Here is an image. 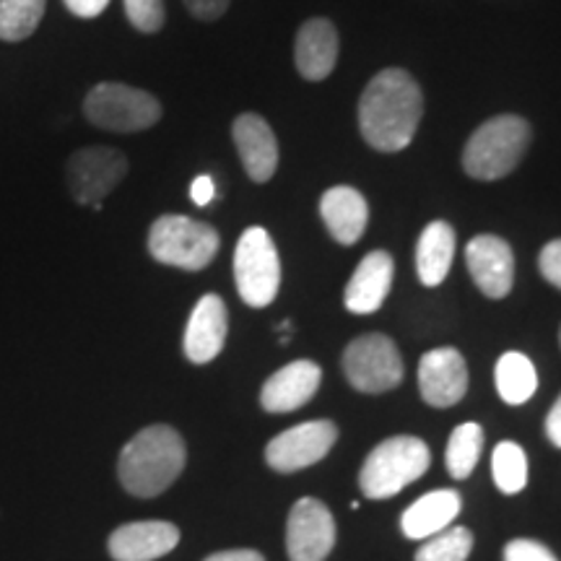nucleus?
Returning a JSON list of instances; mask_svg holds the SVG:
<instances>
[{
    "label": "nucleus",
    "mask_w": 561,
    "mask_h": 561,
    "mask_svg": "<svg viewBox=\"0 0 561 561\" xmlns=\"http://www.w3.org/2000/svg\"><path fill=\"white\" fill-rule=\"evenodd\" d=\"M180 528L167 520L121 525L110 536L107 551L115 561H153L178 549Z\"/></svg>",
    "instance_id": "4468645a"
},
{
    "label": "nucleus",
    "mask_w": 561,
    "mask_h": 561,
    "mask_svg": "<svg viewBox=\"0 0 561 561\" xmlns=\"http://www.w3.org/2000/svg\"><path fill=\"white\" fill-rule=\"evenodd\" d=\"M455 257V229L447 221H432L421 231L416 244V273L421 284L439 286L453 268Z\"/></svg>",
    "instance_id": "4be33fe9"
},
{
    "label": "nucleus",
    "mask_w": 561,
    "mask_h": 561,
    "mask_svg": "<svg viewBox=\"0 0 561 561\" xmlns=\"http://www.w3.org/2000/svg\"><path fill=\"white\" fill-rule=\"evenodd\" d=\"M123 5L125 16L130 19V24L136 26L138 32L153 34L164 26V0H123Z\"/></svg>",
    "instance_id": "cd10ccee"
},
{
    "label": "nucleus",
    "mask_w": 561,
    "mask_h": 561,
    "mask_svg": "<svg viewBox=\"0 0 561 561\" xmlns=\"http://www.w3.org/2000/svg\"><path fill=\"white\" fill-rule=\"evenodd\" d=\"M229 333L227 305L216 294H206L193 307L185 328V356L193 364H208L221 354Z\"/></svg>",
    "instance_id": "f3484780"
},
{
    "label": "nucleus",
    "mask_w": 561,
    "mask_h": 561,
    "mask_svg": "<svg viewBox=\"0 0 561 561\" xmlns=\"http://www.w3.org/2000/svg\"><path fill=\"white\" fill-rule=\"evenodd\" d=\"M128 170V159L117 149H110V146L81 149L70 153L66 164L68 191L76 203L100 210L102 201L121 185Z\"/></svg>",
    "instance_id": "1a4fd4ad"
},
{
    "label": "nucleus",
    "mask_w": 561,
    "mask_h": 561,
    "mask_svg": "<svg viewBox=\"0 0 561 561\" xmlns=\"http://www.w3.org/2000/svg\"><path fill=\"white\" fill-rule=\"evenodd\" d=\"M546 437L551 439V445L561 447V396L551 405L549 416H546Z\"/></svg>",
    "instance_id": "72a5a7b5"
},
{
    "label": "nucleus",
    "mask_w": 561,
    "mask_h": 561,
    "mask_svg": "<svg viewBox=\"0 0 561 561\" xmlns=\"http://www.w3.org/2000/svg\"><path fill=\"white\" fill-rule=\"evenodd\" d=\"M320 216L339 244H356L367 231L369 206L367 198L348 185H335L320 198Z\"/></svg>",
    "instance_id": "aec40b11"
},
{
    "label": "nucleus",
    "mask_w": 561,
    "mask_h": 561,
    "mask_svg": "<svg viewBox=\"0 0 561 561\" xmlns=\"http://www.w3.org/2000/svg\"><path fill=\"white\" fill-rule=\"evenodd\" d=\"M494 380L500 398L510 405L528 403L538 390V371L528 356L520 354V351H507V354L500 356Z\"/></svg>",
    "instance_id": "5701e85b"
},
{
    "label": "nucleus",
    "mask_w": 561,
    "mask_h": 561,
    "mask_svg": "<svg viewBox=\"0 0 561 561\" xmlns=\"http://www.w3.org/2000/svg\"><path fill=\"white\" fill-rule=\"evenodd\" d=\"M322 382V369L310 359L286 364L265 380L261 405L268 413H291L312 401Z\"/></svg>",
    "instance_id": "dca6fc26"
},
{
    "label": "nucleus",
    "mask_w": 561,
    "mask_h": 561,
    "mask_svg": "<svg viewBox=\"0 0 561 561\" xmlns=\"http://www.w3.org/2000/svg\"><path fill=\"white\" fill-rule=\"evenodd\" d=\"M430 447L419 437L401 434L385 439L364 460L359 471L362 494L367 500H390L430 471Z\"/></svg>",
    "instance_id": "20e7f679"
},
{
    "label": "nucleus",
    "mask_w": 561,
    "mask_h": 561,
    "mask_svg": "<svg viewBox=\"0 0 561 561\" xmlns=\"http://www.w3.org/2000/svg\"><path fill=\"white\" fill-rule=\"evenodd\" d=\"M491 473L502 494H520L528 486V455L517 442H500L491 455Z\"/></svg>",
    "instance_id": "393cba45"
},
{
    "label": "nucleus",
    "mask_w": 561,
    "mask_h": 561,
    "mask_svg": "<svg viewBox=\"0 0 561 561\" xmlns=\"http://www.w3.org/2000/svg\"><path fill=\"white\" fill-rule=\"evenodd\" d=\"M392 273H396V263H392L390 252H369V255L356 265L354 276H351L346 286V294H343L346 310L354 314H371L380 310L390 294Z\"/></svg>",
    "instance_id": "6ab92c4d"
},
{
    "label": "nucleus",
    "mask_w": 561,
    "mask_h": 561,
    "mask_svg": "<svg viewBox=\"0 0 561 561\" xmlns=\"http://www.w3.org/2000/svg\"><path fill=\"white\" fill-rule=\"evenodd\" d=\"M66 9L79 19H96L110 5V0H62Z\"/></svg>",
    "instance_id": "2f4dec72"
},
{
    "label": "nucleus",
    "mask_w": 561,
    "mask_h": 561,
    "mask_svg": "<svg viewBox=\"0 0 561 561\" xmlns=\"http://www.w3.org/2000/svg\"><path fill=\"white\" fill-rule=\"evenodd\" d=\"M203 561H265V557L261 551H252V549H231V551L210 553V557Z\"/></svg>",
    "instance_id": "f704fd0d"
},
{
    "label": "nucleus",
    "mask_w": 561,
    "mask_h": 561,
    "mask_svg": "<svg viewBox=\"0 0 561 561\" xmlns=\"http://www.w3.org/2000/svg\"><path fill=\"white\" fill-rule=\"evenodd\" d=\"M219 231L191 216H161L151 224L149 252L153 261L180 271H203L219 252Z\"/></svg>",
    "instance_id": "39448f33"
},
{
    "label": "nucleus",
    "mask_w": 561,
    "mask_h": 561,
    "mask_svg": "<svg viewBox=\"0 0 561 561\" xmlns=\"http://www.w3.org/2000/svg\"><path fill=\"white\" fill-rule=\"evenodd\" d=\"M462 500L455 489H437L424 494L401 515V530L411 541H426L445 528H450L460 515Z\"/></svg>",
    "instance_id": "412c9836"
},
{
    "label": "nucleus",
    "mask_w": 561,
    "mask_h": 561,
    "mask_svg": "<svg viewBox=\"0 0 561 561\" xmlns=\"http://www.w3.org/2000/svg\"><path fill=\"white\" fill-rule=\"evenodd\" d=\"M339 32L328 19H310L301 24L294 42V62L301 79L322 81L333 73L335 62H339Z\"/></svg>",
    "instance_id": "a211bd4d"
},
{
    "label": "nucleus",
    "mask_w": 561,
    "mask_h": 561,
    "mask_svg": "<svg viewBox=\"0 0 561 561\" xmlns=\"http://www.w3.org/2000/svg\"><path fill=\"white\" fill-rule=\"evenodd\" d=\"M343 371L351 388L380 396L403 382L405 367L396 341L385 333H367L354 339L343 351Z\"/></svg>",
    "instance_id": "6e6552de"
},
{
    "label": "nucleus",
    "mask_w": 561,
    "mask_h": 561,
    "mask_svg": "<svg viewBox=\"0 0 561 561\" xmlns=\"http://www.w3.org/2000/svg\"><path fill=\"white\" fill-rule=\"evenodd\" d=\"M424 96L409 70L385 68L364 89L359 100V130L371 149L396 153L409 149L416 136Z\"/></svg>",
    "instance_id": "f257e3e1"
},
{
    "label": "nucleus",
    "mask_w": 561,
    "mask_h": 561,
    "mask_svg": "<svg viewBox=\"0 0 561 561\" xmlns=\"http://www.w3.org/2000/svg\"><path fill=\"white\" fill-rule=\"evenodd\" d=\"M530 123L517 115H496L473 133L462 151V170L473 180L494 182L517 170L530 146Z\"/></svg>",
    "instance_id": "7ed1b4c3"
},
{
    "label": "nucleus",
    "mask_w": 561,
    "mask_h": 561,
    "mask_svg": "<svg viewBox=\"0 0 561 561\" xmlns=\"http://www.w3.org/2000/svg\"><path fill=\"white\" fill-rule=\"evenodd\" d=\"M234 280L244 305L268 307L278 297L280 257L271 234L263 227L242 231L234 250Z\"/></svg>",
    "instance_id": "0eeeda50"
},
{
    "label": "nucleus",
    "mask_w": 561,
    "mask_h": 561,
    "mask_svg": "<svg viewBox=\"0 0 561 561\" xmlns=\"http://www.w3.org/2000/svg\"><path fill=\"white\" fill-rule=\"evenodd\" d=\"M231 138H234L242 167L252 182H268L276 174L278 140L265 117L255 115V112H244L231 125Z\"/></svg>",
    "instance_id": "2eb2a0df"
},
{
    "label": "nucleus",
    "mask_w": 561,
    "mask_h": 561,
    "mask_svg": "<svg viewBox=\"0 0 561 561\" xmlns=\"http://www.w3.org/2000/svg\"><path fill=\"white\" fill-rule=\"evenodd\" d=\"M466 263L473 284L489 299H504L515 284V255L496 234H479L468 242Z\"/></svg>",
    "instance_id": "ddd939ff"
},
{
    "label": "nucleus",
    "mask_w": 561,
    "mask_h": 561,
    "mask_svg": "<svg viewBox=\"0 0 561 561\" xmlns=\"http://www.w3.org/2000/svg\"><path fill=\"white\" fill-rule=\"evenodd\" d=\"M483 450V430L476 421H468V424H460L458 430L453 432L450 442H447V471H450L453 479H468L473 473V468L479 466Z\"/></svg>",
    "instance_id": "b1692460"
},
{
    "label": "nucleus",
    "mask_w": 561,
    "mask_h": 561,
    "mask_svg": "<svg viewBox=\"0 0 561 561\" xmlns=\"http://www.w3.org/2000/svg\"><path fill=\"white\" fill-rule=\"evenodd\" d=\"M538 268H541V276L561 291V240L546 244L538 255Z\"/></svg>",
    "instance_id": "c756f323"
},
{
    "label": "nucleus",
    "mask_w": 561,
    "mask_h": 561,
    "mask_svg": "<svg viewBox=\"0 0 561 561\" xmlns=\"http://www.w3.org/2000/svg\"><path fill=\"white\" fill-rule=\"evenodd\" d=\"M47 0H0V39L21 42L37 32Z\"/></svg>",
    "instance_id": "a878e982"
},
{
    "label": "nucleus",
    "mask_w": 561,
    "mask_h": 561,
    "mask_svg": "<svg viewBox=\"0 0 561 561\" xmlns=\"http://www.w3.org/2000/svg\"><path fill=\"white\" fill-rule=\"evenodd\" d=\"M421 398L434 409H450L468 392V364L458 348H432L419 362Z\"/></svg>",
    "instance_id": "f8f14e48"
},
{
    "label": "nucleus",
    "mask_w": 561,
    "mask_h": 561,
    "mask_svg": "<svg viewBox=\"0 0 561 561\" xmlns=\"http://www.w3.org/2000/svg\"><path fill=\"white\" fill-rule=\"evenodd\" d=\"M335 439H339V426L333 421H305L273 437L265 447V460L273 471L297 473L325 458L333 450Z\"/></svg>",
    "instance_id": "9d476101"
},
{
    "label": "nucleus",
    "mask_w": 561,
    "mask_h": 561,
    "mask_svg": "<svg viewBox=\"0 0 561 561\" xmlns=\"http://www.w3.org/2000/svg\"><path fill=\"white\" fill-rule=\"evenodd\" d=\"M231 0H185V9L198 21H216L227 13Z\"/></svg>",
    "instance_id": "7c9ffc66"
},
{
    "label": "nucleus",
    "mask_w": 561,
    "mask_h": 561,
    "mask_svg": "<svg viewBox=\"0 0 561 561\" xmlns=\"http://www.w3.org/2000/svg\"><path fill=\"white\" fill-rule=\"evenodd\" d=\"M473 551V533L462 525H450L419 546L413 561H466Z\"/></svg>",
    "instance_id": "bb28decb"
},
{
    "label": "nucleus",
    "mask_w": 561,
    "mask_h": 561,
    "mask_svg": "<svg viewBox=\"0 0 561 561\" xmlns=\"http://www.w3.org/2000/svg\"><path fill=\"white\" fill-rule=\"evenodd\" d=\"M191 198L195 206H208L210 201L216 198V182L208 174H201V178L193 180L191 185Z\"/></svg>",
    "instance_id": "473e14b6"
},
{
    "label": "nucleus",
    "mask_w": 561,
    "mask_h": 561,
    "mask_svg": "<svg viewBox=\"0 0 561 561\" xmlns=\"http://www.w3.org/2000/svg\"><path fill=\"white\" fill-rule=\"evenodd\" d=\"M504 561H559L553 557V551L549 546H543L541 541H533V538H515L504 546L502 553Z\"/></svg>",
    "instance_id": "c85d7f7f"
},
{
    "label": "nucleus",
    "mask_w": 561,
    "mask_h": 561,
    "mask_svg": "<svg viewBox=\"0 0 561 561\" xmlns=\"http://www.w3.org/2000/svg\"><path fill=\"white\" fill-rule=\"evenodd\" d=\"M187 450L180 432L167 424H153L140 430L123 447L117 460V476L123 489L138 500L164 494L180 473L185 471Z\"/></svg>",
    "instance_id": "f03ea898"
},
{
    "label": "nucleus",
    "mask_w": 561,
    "mask_h": 561,
    "mask_svg": "<svg viewBox=\"0 0 561 561\" xmlns=\"http://www.w3.org/2000/svg\"><path fill=\"white\" fill-rule=\"evenodd\" d=\"M335 546L331 510L314 496H301L286 523V551L291 561H325Z\"/></svg>",
    "instance_id": "9b49d317"
},
{
    "label": "nucleus",
    "mask_w": 561,
    "mask_h": 561,
    "mask_svg": "<svg viewBox=\"0 0 561 561\" xmlns=\"http://www.w3.org/2000/svg\"><path fill=\"white\" fill-rule=\"evenodd\" d=\"M559 346H561V331H559Z\"/></svg>",
    "instance_id": "c9c22d12"
},
{
    "label": "nucleus",
    "mask_w": 561,
    "mask_h": 561,
    "mask_svg": "<svg viewBox=\"0 0 561 561\" xmlns=\"http://www.w3.org/2000/svg\"><path fill=\"white\" fill-rule=\"evenodd\" d=\"M83 115L100 130L140 133L159 123L161 104L153 94L128 83H96L83 100Z\"/></svg>",
    "instance_id": "423d86ee"
}]
</instances>
